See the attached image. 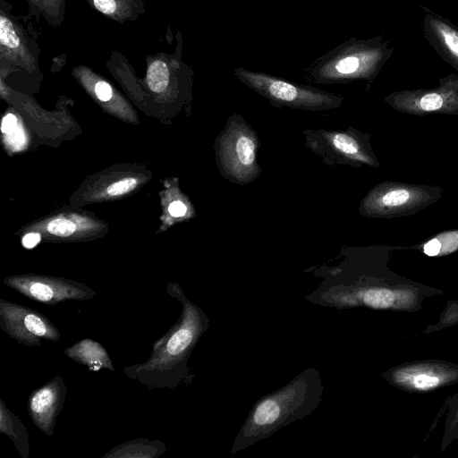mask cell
<instances>
[{"label":"cell","instance_id":"1","mask_svg":"<svg viewBox=\"0 0 458 458\" xmlns=\"http://www.w3.org/2000/svg\"><path fill=\"white\" fill-rule=\"evenodd\" d=\"M323 390L319 372L309 368L277 391L260 398L236 435L231 453L241 452L310 414L318 407Z\"/></svg>","mask_w":458,"mask_h":458},{"label":"cell","instance_id":"2","mask_svg":"<svg viewBox=\"0 0 458 458\" xmlns=\"http://www.w3.org/2000/svg\"><path fill=\"white\" fill-rule=\"evenodd\" d=\"M394 53L382 36L351 37L315 59L305 68V78L319 84L365 81L370 84Z\"/></svg>","mask_w":458,"mask_h":458},{"label":"cell","instance_id":"3","mask_svg":"<svg viewBox=\"0 0 458 458\" xmlns=\"http://www.w3.org/2000/svg\"><path fill=\"white\" fill-rule=\"evenodd\" d=\"M177 297L183 304L180 319L154 345L150 358L140 366H135L136 377H143L150 381L168 380L177 384L187 372V361L199 337L208 327L209 319L204 311L187 300L181 290H177Z\"/></svg>","mask_w":458,"mask_h":458},{"label":"cell","instance_id":"4","mask_svg":"<svg viewBox=\"0 0 458 458\" xmlns=\"http://www.w3.org/2000/svg\"><path fill=\"white\" fill-rule=\"evenodd\" d=\"M259 138L242 115H231L216 139V157L222 175L231 182L248 184L261 174L257 160Z\"/></svg>","mask_w":458,"mask_h":458},{"label":"cell","instance_id":"5","mask_svg":"<svg viewBox=\"0 0 458 458\" xmlns=\"http://www.w3.org/2000/svg\"><path fill=\"white\" fill-rule=\"evenodd\" d=\"M234 76L245 86L267 98L275 106H286L308 111L338 108L344 98L333 93L287 81L271 74L238 66Z\"/></svg>","mask_w":458,"mask_h":458},{"label":"cell","instance_id":"6","mask_svg":"<svg viewBox=\"0 0 458 458\" xmlns=\"http://www.w3.org/2000/svg\"><path fill=\"white\" fill-rule=\"evenodd\" d=\"M443 194L437 186L382 182L362 199L360 215L373 218H396L415 214L433 204Z\"/></svg>","mask_w":458,"mask_h":458},{"label":"cell","instance_id":"7","mask_svg":"<svg viewBox=\"0 0 458 458\" xmlns=\"http://www.w3.org/2000/svg\"><path fill=\"white\" fill-rule=\"evenodd\" d=\"M305 145L330 165L377 167L378 159L372 150L370 135L350 126L346 130H309L303 132Z\"/></svg>","mask_w":458,"mask_h":458},{"label":"cell","instance_id":"8","mask_svg":"<svg viewBox=\"0 0 458 458\" xmlns=\"http://www.w3.org/2000/svg\"><path fill=\"white\" fill-rule=\"evenodd\" d=\"M385 101L398 112L458 114V72L442 77L431 89H403L385 97Z\"/></svg>","mask_w":458,"mask_h":458},{"label":"cell","instance_id":"9","mask_svg":"<svg viewBox=\"0 0 458 458\" xmlns=\"http://www.w3.org/2000/svg\"><path fill=\"white\" fill-rule=\"evenodd\" d=\"M39 48L32 36L14 16L5 0L0 2V64L37 71Z\"/></svg>","mask_w":458,"mask_h":458},{"label":"cell","instance_id":"10","mask_svg":"<svg viewBox=\"0 0 458 458\" xmlns=\"http://www.w3.org/2000/svg\"><path fill=\"white\" fill-rule=\"evenodd\" d=\"M0 326L10 337L30 346L40 345L42 340L56 342L61 336L45 315L4 300H0Z\"/></svg>","mask_w":458,"mask_h":458},{"label":"cell","instance_id":"11","mask_svg":"<svg viewBox=\"0 0 458 458\" xmlns=\"http://www.w3.org/2000/svg\"><path fill=\"white\" fill-rule=\"evenodd\" d=\"M5 283L29 299L48 305L67 300H88L96 293L85 285L38 277L6 278Z\"/></svg>","mask_w":458,"mask_h":458},{"label":"cell","instance_id":"12","mask_svg":"<svg viewBox=\"0 0 458 458\" xmlns=\"http://www.w3.org/2000/svg\"><path fill=\"white\" fill-rule=\"evenodd\" d=\"M66 395V385L55 377L35 390L29 399V412L33 423L46 435L52 436Z\"/></svg>","mask_w":458,"mask_h":458},{"label":"cell","instance_id":"13","mask_svg":"<svg viewBox=\"0 0 458 458\" xmlns=\"http://www.w3.org/2000/svg\"><path fill=\"white\" fill-rule=\"evenodd\" d=\"M421 26L424 38L433 50L458 72V25L423 8Z\"/></svg>","mask_w":458,"mask_h":458},{"label":"cell","instance_id":"14","mask_svg":"<svg viewBox=\"0 0 458 458\" xmlns=\"http://www.w3.org/2000/svg\"><path fill=\"white\" fill-rule=\"evenodd\" d=\"M88 4L107 19L119 24L134 21L144 15V0H86Z\"/></svg>","mask_w":458,"mask_h":458},{"label":"cell","instance_id":"15","mask_svg":"<svg viewBox=\"0 0 458 458\" xmlns=\"http://www.w3.org/2000/svg\"><path fill=\"white\" fill-rule=\"evenodd\" d=\"M64 352L77 362L87 365L91 370H98L102 368L114 370L106 350L98 343L92 340H82L67 348Z\"/></svg>","mask_w":458,"mask_h":458},{"label":"cell","instance_id":"16","mask_svg":"<svg viewBox=\"0 0 458 458\" xmlns=\"http://www.w3.org/2000/svg\"><path fill=\"white\" fill-rule=\"evenodd\" d=\"M28 12L38 20L42 19L49 26H61L65 18L66 0H24Z\"/></svg>","mask_w":458,"mask_h":458},{"label":"cell","instance_id":"17","mask_svg":"<svg viewBox=\"0 0 458 458\" xmlns=\"http://www.w3.org/2000/svg\"><path fill=\"white\" fill-rule=\"evenodd\" d=\"M0 430L15 444L20 454L24 458L29 454V434L20 419L13 415L1 400Z\"/></svg>","mask_w":458,"mask_h":458},{"label":"cell","instance_id":"18","mask_svg":"<svg viewBox=\"0 0 458 458\" xmlns=\"http://www.w3.org/2000/svg\"><path fill=\"white\" fill-rule=\"evenodd\" d=\"M165 446L162 443L143 440L141 443H126L118 446L114 451H112L106 456L115 457H155L158 455V451H165Z\"/></svg>","mask_w":458,"mask_h":458},{"label":"cell","instance_id":"19","mask_svg":"<svg viewBox=\"0 0 458 458\" xmlns=\"http://www.w3.org/2000/svg\"><path fill=\"white\" fill-rule=\"evenodd\" d=\"M458 248V227L441 232L422 245L423 252L430 257L439 255L443 250L453 251Z\"/></svg>","mask_w":458,"mask_h":458},{"label":"cell","instance_id":"20","mask_svg":"<svg viewBox=\"0 0 458 458\" xmlns=\"http://www.w3.org/2000/svg\"><path fill=\"white\" fill-rule=\"evenodd\" d=\"M394 294L386 288H370L363 292L362 302L374 309H386L392 306Z\"/></svg>","mask_w":458,"mask_h":458},{"label":"cell","instance_id":"21","mask_svg":"<svg viewBox=\"0 0 458 458\" xmlns=\"http://www.w3.org/2000/svg\"><path fill=\"white\" fill-rule=\"evenodd\" d=\"M75 230V224L65 218L53 219L47 225V231L50 233L62 237L72 235Z\"/></svg>","mask_w":458,"mask_h":458},{"label":"cell","instance_id":"22","mask_svg":"<svg viewBox=\"0 0 458 458\" xmlns=\"http://www.w3.org/2000/svg\"><path fill=\"white\" fill-rule=\"evenodd\" d=\"M137 180L134 178H124L109 185L106 192L110 196H119L127 193L137 186Z\"/></svg>","mask_w":458,"mask_h":458},{"label":"cell","instance_id":"23","mask_svg":"<svg viewBox=\"0 0 458 458\" xmlns=\"http://www.w3.org/2000/svg\"><path fill=\"white\" fill-rule=\"evenodd\" d=\"M93 90L96 97L102 102L109 101L114 93L112 86L101 79L95 81Z\"/></svg>","mask_w":458,"mask_h":458},{"label":"cell","instance_id":"24","mask_svg":"<svg viewBox=\"0 0 458 458\" xmlns=\"http://www.w3.org/2000/svg\"><path fill=\"white\" fill-rule=\"evenodd\" d=\"M439 383V379L437 377L420 374L415 377L413 380L414 386L418 389H429Z\"/></svg>","mask_w":458,"mask_h":458},{"label":"cell","instance_id":"25","mask_svg":"<svg viewBox=\"0 0 458 458\" xmlns=\"http://www.w3.org/2000/svg\"><path fill=\"white\" fill-rule=\"evenodd\" d=\"M17 124V118L13 114H7L2 121L1 131L3 133H11Z\"/></svg>","mask_w":458,"mask_h":458},{"label":"cell","instance_id":"26","mask_svg":"<svg viewBox=\"0 0 458 458\" xmlns=\"http://www.w3.org/2000/svg\"><path fill=\"white\" fill-rule=\"evenodd\" d=\"M168 211L171 216L180 217L186 214L187 208L182 201L175 200L169 205Z\"/></svg>","mask_w":458,"mask_h":458},{"label":"cell","instance_id":"27","mask_svg":"<svg viewBox=\"0 0 458 458\" xmlns=\"http://www.w3.org/2000/svg\"><path fill=\"white\" fill-rule=\"evenodd\" d=\"M41 236L38 233H29L22 238V245L26 249H32L40 242Z\"/></svg>","mask_w":458,"mask_h":458}]
</instances>
